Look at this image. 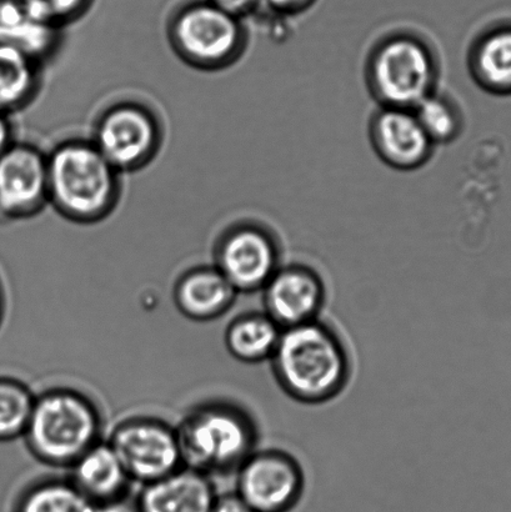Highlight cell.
<instances>
[{
    "label": "cell",
    "mask_w": 511,
    "mask_h": 512,
    "mask_svg": "<svg viewBox=\"0 0 511 512\" xmlns=\"http://www.w3.org/2000/svg\"><path fill=\"white\" fill-rule=\"evenodd\" d=\"M282 330L264 311H250L230 321L224 334L225 348L240 363H263L272 358Z\"/></svg>",
    "instance_id": "ac0fdd59"
},
{
    "label": "cell",
    "mask_w": 511,
    "mask_h": 512,
    "mask_svg": "<svg viewBox=\"0 0 511 512\" xmlns=\"http://www.w3.org/2000/svg\"><path fill=\"white\" fill-rule=\"evenodd\" d=\"M262 293L264 313L282 329L318 320L327 296L317 271L299 264L279 266Z\"/></svg>",
    "instance_id": "7c38bea8"
},
{
    "label": "cell",
    "mask_w": 511,
    "mask_h": 512,
    "mask_svg": "<svg viewBox=\"0 0 511 512\" xmlns=\"http://www.w3.org/2000/svg\"><path fill=\"white\" fill-rule=\"evenodd\" d=\"M217 496L209 476L183 466L143 485L135 503L139 512H210Z\"/></svg>",
    "instance_id": "9a60e30c"
},
{
    "label": "cell",
    "mask_w": 511,
    "mask_h": 512,
    "mask_svg": "<svg viewBox=\"0 0 511 512\" xmlns=\"http://www.w3.org/2000/svg\"><path fill=\"white\" fill-rule=\"evenodd\" d=\"M15 143L14 129L9 115L0 113V157Z\"/></svg>",
    "instance_id": "4316f807"
},
{
    "label": "cell",
    "mask_w": 511,
    "mask_h": 512,
    "mask_svg": "<svg viewBox=\"0 0 511 512\" xmlns=\"http://www.w3.org/2000/svg\"><path fill=\"white\" fill-rule=\"evenodd\" d=\"M269 361L280 389L290 399L307 405L337 398L352 375L343 341L319 319L283 329Z\"/></svg>",
    "instance_id": "6da1fadb"
},
{
    "label": "cell",
    "mask_w": 511,
    "mask_h": 512,
    "mask_svg": "<svg viewBox=\"0 0 511 512\" xmlns=\"http://www.w3.org/2000/svg\"><path fill=\"white\" fill-rule=\"evenodd\" d=\"M238 294L214 265H202L179 276L173 300L185 318L205 323L227 314Z\"/></svg>",
    "instance_id": "5bb4252c"
},
{
    "label": "cell",
    "mask_w": 511,
    "mask_h": 512,
    "mask_svg": "<svg viewBox=\"0 0 511 512\" xmlns=\"http://www.w3.org/2000/svg\"><path fill=\"white\" fill-rule=\"evenodd\" d=\"M375 149L385 162L399 169H413L429 158L433 142L412 109L387 107L373 120Z\"/></svg>",
    "instance_id": "4fadbf2b"
},
{
    "label": "cell",
    "mask_w": 511,
    "mask_h": 512,
    "mask_svg": "<svg viewBox=\"0 0 511 512\" xmlns=\"http://www.w3.org/2000/svg\"><path fill=\"white\" fill-rule=\"evenodd\" d=\"M373 89L387 107L413 109L432 94L435 67L419 40L394 37L375 50L370 63Z\"/></svg>",
    "instance_id": "52a82bcc"
},
{
    "label": "cell",
    "mask_w": 511,
    "mask_h": 512,
    "mask_svg": "<svg viewBox=\"0 0 511 512\" xmlns=\"http://www.w3.org/2000/svg\"><path fill=\"white\" fill-rule=\"evenodd\" d=\"M213 265L239 294L255 293L279 269V250L263 229L235 225L215 244Z\"/></svg>",
    "instance_id": "30bf717a"
},
{
    "label": "cell",
    "mask_w": 511,
    "mask_h": 512,
    "mask_svg": "<svg viewBox=\"0 0 511 512\" xmlns=\"http://www.w3.org/2000/svg\"><path fill=\"white\" fill-rule=\"evenodd\" d=\"M107 443L135 483H153L184 466L177 430L157 418L134 416L120 421Z\"/></svg>",
    "instance_id": "ba28073f"
},
{
    "label": "cell",
    "mask_w": 511,
    "mask_h": 512,
    "mask_svg": "<svg viewBox=\"0 0 511 512\" xmlns=\"http://www.w3.org/2000/svg\"><path fill=\"white\" fill-rule=\"evenodd\" d=\"M234 17L243 19L262 8V0H209Z\"/></svg>",
    "instance_id": "cb8c5ba5"
},
{
    "label": "cell",
    "mask_w": 511,
    "mask_h": 512,
    "mask_svg": "<svg viewBox=\"0 0 511 512\" xmlns=\"http://www.w3.org/2000/svg\"><path fill=\"white\" fill-rule=\"evenodd\" d=\"M472 68L483 88L494 94H511V24L499 25L478 40Z\"/></svg>",
    "instance_id": "d6986e66"
},
{
    "label": "cell",
    "mask_w": 511,
    "mask_h": 512,
    "mask_svg": "<svg viewBox=\"0 0 511 512\" xmlns=\"http://www.w3.org/2000/svg\"><path fill=\"white\" fill-rule=\"evenodd\" d=\"M4 313H5V300H4L2 284H0V326H2V324H3Z\"/></svg>",
    "instance_id": "83f0119b"
},
{
    "label": "cell",
    "mask_w": 511,
    "mask_h": 512,
    "mask_svg": "<svg viewBox=\"0 0 511 512\" xmlns=\"http://www.w3.org/2000/svg\"><path fill=\"white\" fill-rule=\"evenodd\" d=\"M243 19L209 0H192L170 17V47L189 67L214 72L228 68L242 55L247 33Z\"/></svg>",
    "instance_id": "5b68a950"
},
{
    "label": "cell",
    "mask_w": 511,
    "mask_h": 512,
    "mask_svg": "<svg viewBox=\"0 0 511 512\" xmlns=\"http://www.w3.org/2000/svg\"><path fill=\"white\" fill-rule=\"evenodd\" d=\"M210 512H255L237 493L217 496Z\"/></svg>",
    "instance_id": "d4e9b609"
},
{
    "label": "cell",
    "mask_w": 511,
    "mask_h": 512,
    "mask_svg": "<svg viewBox=\"0 0 511 512\" xmlns=\"http://www.w3.org/2000/svg\"><path fill=\"white\" fill-rule=\"evenodd\" d=\"M302 466L287 451L255 450L237 470V493L255 512H290L302 500Z\"/></svg>",
    "instance_id": "9c48e42d"
},
{
    "label": "cell",
    "mask_w": 511,
    "mask_h": 512,
    "mask_svg": "<svg viewBox=\"0 0 511 512\" xmlns=\"http://www.w3.org/2000/svg\"><path fill=\"white\" fill-rule=\"evenodd\" d=\"M314 0H262V7L277 14H294L308 8Z\"/></svg>",
    "instance_id": "484cf974"
},
{
    "label": "cell",
    "mask_w": 511,
    "mask_h": 512,
    "mask_svg": "<svg viewBox=\"0 0 511 512\" xmlns=\"http://www.w3.org/2000/svg\"><path fill=\"white\" fill-rule=\"evenodd\" d=\"M13 512H97L70 480L45 479L20 494Z\"/></svg>",
    "instance_id": "ffe728a7"
},
{
    "label": "cell",
    "mask_w": 511,
    "mask_h": 512,
    "mask_svg": "<svg viewBox=\"0 0 511 512\" xmlns=\"http://www.w3.org/2000/svg\"><path fill=\"white\" fill-rule=\"evenodd\" d=\"M42 62L0 42V113L12 115L32 104L42 87Z\"/></svg>",
    "instance_id": "e0dca14e"
},
{
    "label": "cell",
    "mask_w": 511,
    "mask_h": 512,
    "mask_svg": "<svg viewBox=\"0 0 511 512\" xmlns=\"http://www.w3.org/2000/svg\"><path fill=\"white\" fill-rule=\"evenodd\" d=\"M15 2V0H0V7H3L5 4H9Z\"/></svg>",
    "instance_id": "f1b7e54d"
},
{
    "label": "cell",
    "mask_w": 511,
    "mask_h": 512,
    "mask_svg": "<svg viewBox=\"0 0 511 512\" xmlns=\"http://www.w3.org/2000/svg\"><path fill=\"white\" fill-rule=\"evenodd\" d=\"M69 469L70 483L97 506L127 498L133 483L107 441L100 440Z\"/></svg>",
    "instance_id": "2e32d148"
},
{
    "label": "cell",
    "mask_w": 511,
    "mask_h": 512,
    "mask_svg": "<svg viewBox=\"0 0 511 512\" xmlns=\"http://www.w3.org/2000/svg\"><path fill=\"white\" fill-rule=\"evenodd\" d=\"M102 415L87 395L70 388H53L35 396L23 435L35 460L52 468H70L100 441Z\"/></svg>",
    "instance_id": "277c9868"
},
{
    "label": "cell",
    "mask_w": 511,
    "mask_h": 512,
    "mask_svg": "<svg viewBox=\"0 0 511 512\" xmlns=\"http://www.w3.org/2000/svg\"><path fill=\"white\" fill-rule=\"evenodd\" d=\"M27 13L38 22L63 30L82 19L94 0H22Z\"/></svg>",
    "instance_id": "603a6c76"
},
{
    "label": "cell",
    "mask_w": 511,
    "mask_h": 512,
    "mask_svg": "<svg viewBox=\"0 0 511 512\" xmlns=\"http://www.w3.org/2000/svg\"><path fill=\"white\" fill-rule=\"evenodd\" d=\"M413 112L433 144L450 142L457 137L459 117L447 100L430 94L413 108Z\"/></svg>",
    "instance_id": "7402d4cb"
},
{
    "label": "cell",
    "mask_w": 511,
    "mask_h": 512,
    "mask_svg": "<svg viewBox=\"0 0 511 512\" xmlns=\"http://www.w3.org/2000/svg\"><path fill=\"white\" fill-rule=\"evenodd\" d=\"M35 395L22 381L0 376V443L23 438Z\"/></svg>",
    "instance_id": "44dd1931"
},
{
    "label": "cell",
    "mask_w": 511,
    "mask_h": 512,
    "mask_svg": "<svg viewBox=\"0 0 511 512\" xmlns=\"http://www.w3.org/2000/svg\"><path fill=\"white\" fill-rule=\"evenodd\" d=\"M185 468L204 475L237 473L257 450L258 426L242 406L227 400L198 404L177 428Z\"/></svg>",
    "instance_id": "3957f363"
},
{
    "label": "cell",
    "mask_w": 511,
    "mask_h": 512,
    "mask_svg": "<svg viewBox=\"0 0 511 512\" xmlns=\"http://www.w3.org/2000/svg\"><path fill=\"white\" fill-rule=\"evenodd\" d=\"M90 140L120 174L133 173L157 157L163 129L147 105L123 100L99 115Z\"/></svg>",
    "instance_id": "8992f818"
},
{
    "label": "cell",
    "mask_w": 511,
    "mask_h": 512,
    "mask_svg": "<svg viewBox=\"0 0 511 512\" xmlns=\"http://www.w3.org/2000/svg\"><path fill=\"white\" fill-rule=\"evenodd\" d=\"M49 205L47 153L15 142L0 157V219L35 217Z\"/></svg>",
    "instance_id": "8fae6325"
},
{
    "label": "cell",
    "mask_w": 511,
    "mask_h": 512,
    "mask_svg": "<svg viewBox=\"0 0 511 512\" xmlns=\"http://www.w3.org/2000/svg\"><path fill=\"white\" fill-rule=\"evenodd\" d=\"M48 198L69 222H103L122 197V174L90 139H68L47 153Z\"/></svg>",
    "instance_id": "7a4b0ae2"
}]
</instances>
